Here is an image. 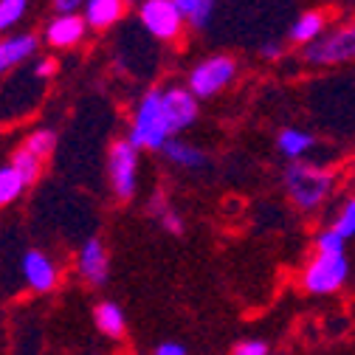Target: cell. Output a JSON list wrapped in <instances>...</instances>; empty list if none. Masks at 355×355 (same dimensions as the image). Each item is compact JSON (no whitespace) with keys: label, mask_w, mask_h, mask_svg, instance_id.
Instances as JSON below:
<instances>
[{"label":"cell","mask_w":355,"mask_h":355,"mask_svg":"<svg viewBox=\"0 0 355 355\" xmlns=\"http://www.w3.org/2000/svg\"><path fill=\"white\" fill-rule=\"evenodd\" d=\"M161 153H164L172 164L184 166V169H200V166L206 164V155H203L198 147H192V144H187V141H178V139H169Z\"/></svg>","instance_id":"16"},{"label":"cell","mask_w":355,"mask_h":355,"mask_svg":"<svg viewBox=\"0 0 355 355\" xmlns=\"http://www.w3.org/2000/svg\"><path fill=\"white\" fill-rule=\"evenodd\" d=\"M161 105H164V116H166V124L175 132L187 130L189 124H195L198 119V96L189 91V87H166L161 91Z\"/></svg>","instance_id":"8"},{"label":"cell","mask_w":355,"mask_h":355,"mask_svg":"<svg viewBox=\"0 0 355 355\" xmlns=\"http://www.w3.org/2000/svg\"><path fill=\"white\" fill-rule=\"evenodd\" d=\"M316 251H344V237L341 234H336L333 229H324V232H319L316 234Z\"/></svg>","instance_id":"25"},{"label":"cell","mask_w":355,"mask_h":355,"mask_svg":"<svg viewBox=\"0 0 355 355\" xmlns=\"http://www.w3.org/2000/svg\"><path fill=\"white\" fill-rule=\"evenodd\" d=\"M87 23L82 15H57L49 26H46V42L51 49H73L85 40Z\"/></svg>","instance_id":"9"},{"label":"cell","mask_w":355,"mask_h":355,"mask_svg":"<svg viewBox=\"0 0 355 355\" xmlns=\"http://www.w3.org/2000/svg\"><path fill=\"white\" fill-rule=\"evenodd\" d=\"M285 192L291 203L299 211H316L336 189V175L324 166L307 164V161H291L285 169Z\"/></svg>","instance_id":"1"},{"label":"cell","mask_w":355,"mask_h":355,"mask_svg":"<svg viewBox=\"0 0 355 355\" xmlns=\"http://www.w3.org/2000/svg\"><path fill=\"white\" fill-rule=\"evenodd\" d=\"M324 34V12H304L302 17H296V23L288 31V40L293 46H310Z\"/></svg>","instance_id":"14"},{"label":"cell","mask_w":355,"mask_h":355,"mask_svg":"<svg viewBox=\"0 0 355 355\" xmlns=\"http://www.w3.org/2000/svg\"><path fill=\"white\" fill-rule=\"evenodd\" d=\"M302 57H304V62L322 65V68L355 62V23L324 31L316 42H310V46L302 49Z\"/></svg>","instance_id":"4"},{"label":"cell","mask_w":355,"mask_h":355,"mask_svg":"<svg viewBox=\"0 0 355 355\" xmlns=\"http://www.w3.org/2000/svg\"><path fill=\"white\" fill-rule=\"evenodd\" d=\"M349 279V259L344 251H316L302 274V288L313 296H330Z\"/></svg>","instance_id":"3"},{"label":"cell","mask_w":355,"mask_h":355,"mask_svg":"<svg viewBox=\"0 0 355 355\" xmlns=\"http://www.w3.org/2000/svg\"><path fill=\"white\" fill-rule=\"evenodd\" d=\"M172 139V130L164 116L161 91H147L132 113L130 141L136 150H164V144Z\"/></svg>","instance_id":"2"},{"label":"cell","mask_w":355,"mask_h":355,"mask_svg":"<svg viewBox=\"0 0 355 355\" xmlns=\"http://www.w3.org/2000/svg\"><path fill=\"white\" fill-rule=\"evenodd\" d=\"M139 20L141 26L155 37V40H164V42H172L181 37L187 20L178 9L175 0H141L139 3Z\"/></svg>","instance_id":"6"},{"label":"cell","mask_w":355,"mask_h":355,"mask_svg":"<svg viewBox=\"0 0 355 355\" xmlns=\"http://www.w3.org/2000/svg\"><path fill=\"white\" fill-rule=\"evenodd\" d=\"M12 166L23 175V181H26V187L28 184H34L37 181V175H40V166H42V161L34 155V153H28L26 147H20L17 153H15V158H12Z\"/></svg>","instance_id":"24"},{"label":"cell","mask_w":355,"mask_h":355,"mask_svg":"<svg viewBox=\"0 0 355 355\" xmlns=\"http://www.w3.org/2000/svg\"><path fill=\"white\" fill-rule=\"evenodd\" d=\"M54 144H57V132H54V130H34L31 136L26 139L23 147H26L28 153H34L40 161H46V158L51 155Z\"/></svg>","instance_id":"22"},{"label":"cell","mask_w":355,"mask_h":355,"mask_svg":"<svg viewBox=\"0 0 355 355\" xmlns=\"http://www.w3.org/2000/svg\"><path fill=\"white\" fill-rule=\"evenodd\" d=\"M150 211L161 220V226H164L166 232H172V234H181V232H184V220L166 206L164 195H153V200H150Z\"/></svg>","instance_id":"20"},{"label":"cell","mask_w":355,"mask_h":355,"mask_svg":"<svg viewBox=\"0 0 355 355\" xmlns=\"http://www.w3.org/2000/svg\"><path fill=\"white\" fill-rule=\"evenodd\" d=\"M259 57L262 60H279L282 57V49L277 46V42H265V46L259 49Z\"/></svg>","instance_id":"30"},{"label":"cell","mask_w":355,"mask_h":355,"mask_svg":"<svg viewBox=\"0 0 355 355\" xmlns=\"http://www.w3.org/2000/svg\"><path fill=\"white\" fill-rule=\"evenodd\" d=\"M234 76H237V60L229 54H214L189 71L187 87L198 99H211L220 91H226V87L234 82Z\"/></svg>","instance_id":"5"},{"label":"cell","mask_w":355,"mask_h":355,"mask_svg":"<svg viewBox=\"0 0 355 355\" xmlns=\"http://www.w3.org/2000/svg\"><path fill=\"white\" fill-rule=\"evenodd\" d=\"M31 71H34L40 79H49V76L57 73V60H51V57H49V60H37Z\"/></svg>","instance_id":"28"},{"label":"cell","mask_w":355,"mask_h":355,"mask_svg":"<svg viewBox=\"0 0 355 355\" xmlns=\"http://www.w3.org/2000/svg\"><path fill=\"white\" fill-rule=\"evenodd\" d=\"M124 3L127 0H87L82 9V17H85L87 28L105 31L124 17Z\"/></svg>","instance_id":"13"},{"label":"cell","mask_w":355,"mask_h":355,"mask_svg":"<svg viewBox=\"0 0 355 355\" xmlns=\"http://www.w3.org/2000/svg\"><path fill=\"white\" fill-rule=\"evenodd\" d=\"M155 355H187V347L178 341H164L155 347Z\"/></svg>","instance_id":"29"},{"label":"cell","mask_w":355,"mask_h":355,"mask_svg":"<svg viewBox=\"0 0 355 355\" xmlns=\"http://www.w3.org/2000/svg\"><path fill=\"white\" fill-rule=\"evenodd\" d=\"M26 181H23V175L9 164V166H0V206H6L12 203L20 192H23Z\"/></svg>","instance_id":"19"},{"label":"cell","mask_w":355,"mask_h":355,"mask_svg":"<svg viewBox=\"0 0 355 355\" xmlns=\"http://www.w3.org/2000/svg\"><path fill=\"white\" fill-rule=\"evenodd\" d=\"M79 271H82V277L91 282L94 288H102L107 282L110 265H107V251H105L99 237H91L85 243V248L79 254Z\"/></svg>","instance_id":"10"},{"label":"cell","mask_w":355,"mask_h":355,"mask_svg":"<svg viewBox=\"0 0 355 355\" xmlns=\"http://www.w3.org/2000/svg\"><path fill=\"white\" fill-rule=\"evenodd\" d=\"M232 355H268V344L259 341V338H251V341H240L234 347Z\"/></svg>","instance_id":"26"},{"label":"cell","mask_w":355,"mask_h":355,"mask_svg":"<svg viewBox=\"0 0 355 355\" xmlns=\"http://www.w3.org/2000/svg\"><path fill=\"white\" fill-rule=\"evenodd\" d=\"M40 40L34 34H12L6 40H0V76L17 68L20 62L31 60L37 54Z\"/></svg>","instance_id":"11"},{"label":"cell","mask_w":355,"mask_h":355,"mask_svg":"<svg viewBox=\"0 0 355 355\" xmlns=\"http://www.w3.org/2000/svg\"><path fill=\"white\" fill-rule=\"evenodd\" d=\"M96 327L110 338H119L124 333V313L116 302H102L96 307Z\"/></svg>","instance_id":"18"},{"label":"cell","mask_w":355,"mask_h":355,"mask_svg":"<svg viewBox=\"0 0 355 355\" xmlns=\"http://www.w3.org/2000/svg\"><path fill=\"white\" fill-rule=\"evenodd\" d=\"M87 0H51V6L57 15H76L79 9H85Z\"/></svg>","instance_id":"27"},{"label":"cell","mask_w":355,"mask_h":355,"mask_svg":"<svg viewBox=\"0 0 355 355\" xmlns=\"http://www.w3.org/2000/svg\"><path fill=\"white\" fill-rule=\"evenodd\" d=\"M23 274L28 279V285L40 293H46L54 288L57 282V271H54V262L46 257V254H40V251H26L23 254Z\"/></svg>","instance_id":"12"},{"label":"cell","mask_w":355,"mask_h":355,"mask_svg":"<svg viewBox=\"0 0 355 355\" xmlns=\"http://www.w3.org/2000/svg\"><path fill=\"white\" fill-rule=\"evenodd\" d=\"M330 229H333L336 234H341L344 240L355 237V195H349V198L341 203V209H338V214H336V220H333Z\"/></svg>","instance_id":"23"},{"label":"cell","mask_w":355,"mask_h":355,"mask_svg":"<svg viewBox=\"0 0 355 355\" xmlns=\"http://www.w3.org/2000/svg\"><path fill=\"white\" fill-rule=\"evenodd\" d=\"M28 9V0H0V34L12 31Z\"/></svg>","instance_id":"21"},{"label":"cell","mask_w":355,"mask_h":355,"mask_svg":"<svg viewBox=\"0 0 355 355\" xmlns=\"http://www.w3.org/2000/svg\"><path fill=\"white\" fill-rule=\"evenodd\" d=\"M313 144H316V139L299 127H285L277 136V147L288 161H302L310 150H313Z\"/></svg>","instance_id":"15"},{"label":"cell","mask_w":355,"mask_h":355,"mask_svg":"<svg viewBox=\"0 0 355 355\" xmlns=\"http://www.w3.org/2000/svg\"><path fill=\"white\" fill-rule=\"evenodd\" d=\"M139 150L132 147V141H116L107 155V175L110 187L119 200H130L136 195V169H139Z\"/></svg>","instance_id":"7"},{"label":"cell","mask_w":355,"mask_h":355,"mask_svg":"<svg viewBox=\"0 0 355 355\" xmlns=\"http://www.w3.org/2000/svg\"><path fill=\"white\" fill-rule=\"evenodd\" d=\"M178 9H181L187 26L192 28H206L211 15H214V3L217 0H175Z\"/></svg>","instance_id":"17"}]
</instances>
